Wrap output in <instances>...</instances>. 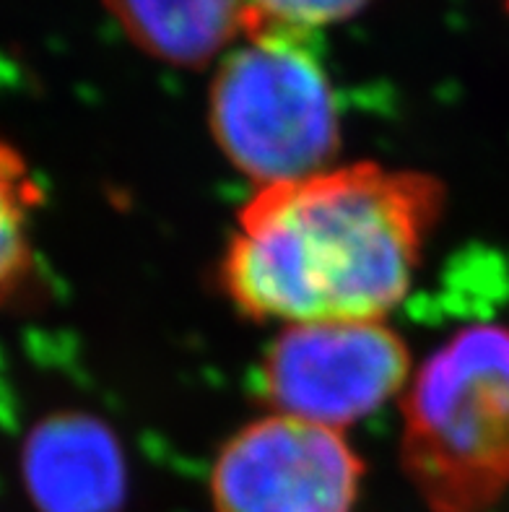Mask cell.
Instances as JSON below:
<instances>
[{
  "label": "cell",
  "instance_id": "obj_1",
  "mask_svg": "<svg viewBox=\"0 0 509 512\" xmlns=\"http://www.w3.org/2000/svg\"><path fill=\"white\" fill-rule=\"evenodd\" d=\"M442 206L439 180L372 162L260 188L239 211L221 289L258 323L382 320L411 289Z\"/></svg>",
  "mask_w": 509,
  "mask_h": 512
},
{
  "label": "cell",
  "instance_id": "obj_2",
  "mask_svg": "<svg viewBox=\"0 0 509 512\" xmlns=\"http://www.w3.org/2000/svg\"><path fill=\"white\" fill-rule=\"evenodd\" d=\"M403 466L434 512H478L509 487V328L471 325L408 383Z\"/></svg>",
  "mask_w": 509,
  "mask_h": 512
},
{
  "label": "cell",
  "instance_id": "obj_3",
  "mask_svg": "<svg viewBox=\"0 0 509 512\" xmlns=\"http://www.w3.org/2000/svg\"><path fill=\"white\" fill-rule=\"evenodd\" d=\"M221 154L271 188L330 169L341 112L323 60L307 34L250 29L221 60L208 104Z\"/></svg>",
  "mask_w": 509,
  "mask_h": 512
},
{
  "label": "cell",
  "instance_id": "obj_4",
  "mask_svg": "<svg viewBox=\"0 0 509 512\" xmlns=\"http://www.w3.org/2000/svg\"><path fill=\"white\" fill-rule=\"evenodd\" d=\"M411 354L382 320L286 325L263 359L273 414L343 432L408 388Z\"/></svg>",
  "mask_w": 509,
  "mask_h": 512
},
{
  "label": "cell",
  "instance_id": "obj_5",
  "mask_svg": "<svg viewBox=\"0 0 509 512\" xmlns=\"http://www.w3.org/2000/svg\"><path fill=\"white\" fill-rule=\"evenodd\" d=\"M364 463L343 432L271 414L221 448L216 512H354Z\"/></svg>",
  "mask_w": 509,
  "mask_h": 512
},
{
  "label": "cell",
  "instance_id": "obj_6",
  "mask_svg": "<svg viewBox=\"0 0 509 512\" xmlns=\"http://www.w3.org/2000/svg\"><path fill=\"white\" fill-rule=\"evenodd\" d=\"M26 487L39 512H120L125 461L104 424L52 416L26 442Z\"/></svg>",
  "mask_w": 509,
  "mask_h": 512
},
{
  "label": "cell",
  "instance_id": "obj_7",
  "mask_svg": "<svg viewBox=\"0 0 509 512\" xmlns=\"http://www.w3.org/2000/svg\"><path fill=\"white\" fill-rule=\"evenodd\" d=\"M125 37L182 68L211 63L247 32L250 0H104Z\"/></svg>",
  "mask_w": 509,
  "mask_h": 512
},
{
  "label": "cell",
  "instance_id": "obj_8",
  "mask_svg": "<svg viewBox=\"0 0 509 512\" xmlns=\"http://www.w3.org/2000/svg\"><path fill=\"white\" fill-rule=\"evenodd\" d=\"M45 203L32 167L0 138V312L29 299L37 284L34 214Z\"/></svg>",
  "mask_w": 509,
  "mask_h": 512
},
{
  "label": "cell",
  "instance_id": "obj_9",
  "mask_svg": "<svg viewBox=\"0 0 509 512\" xmlns=\"http://www.w3.org/2000/svg\"><path fill=\"white\" fill-rule=\"evenodd\" d=\"M369 0H250V29H284L310 34L328 24L351 19ZM245 32V34H247Z\"/></svg>",
  "mask_w": 509,
  "mask_h": 512
},
{
  "label": "cell",
  "instance_id": "obj_10",
  "mask_svg": "<svg viewBox=\"0 0 509 512\" xmlns=\"http://www.w3.org/2000/svg\"><path fill=\"white\" fill-rule=\"evenodd\" d=\"M507 3H509V0H507Z\"/></svg>",
  "mask_w": 509,
  "mask_h": 512
}]
</instances>
